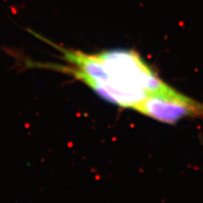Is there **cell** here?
Listing matches in <instances>:
<instances>
[{
  "label": "cell",
  "instance_id": "6da1fadb",
  "mask_svg": "<svg viewBox=\"0 0 203 203\" xmlns=\"http://www.w3.org/2000/svg\"><path fill=\"white\" fill-rule=\"evenodd\" d=\"M68 65H52L85 83L107 102L134 109L152 95L173 92L134 50L113 49L86 53L53 44Z\"/></svg>",
  "mask_w": 203,
  "mask_h": 203
},
{
  "label": "cell",
  "instance_id": "7a4b0ae2",
  "mask_svg": "<svg viewBox=\"0 0 203 203\" xmlns=\"http://www.w3.org/2000/svg\"><path fill=\"white\" fill-rule=\"evenodd\" d=\"M138 113L162 123L176 124L186 118L203 116V104L177 90L167 94L152 95L135 108Z\"/></svg>",
  "mask_w": 203,
  "mask_h": 203
}]
</instances>
